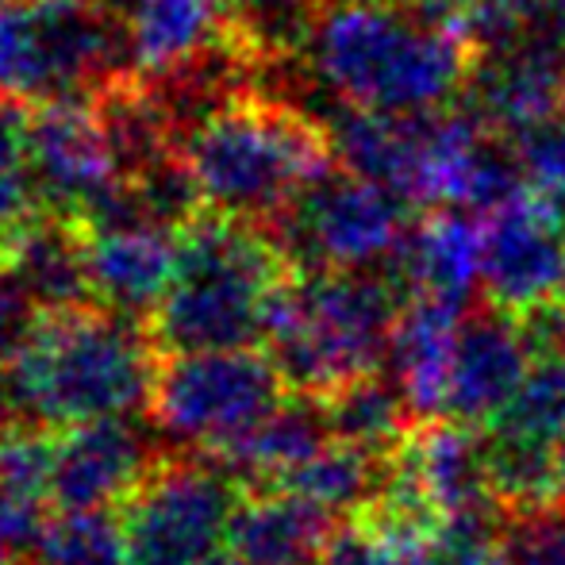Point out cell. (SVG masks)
<instances>
[{
    "label": "cell",
    "instance_id": "6da1fadb",
    "mask_svg": "<svg viewBox=\"0 0 565 565\" xmlns=\"http://www.w3.org/2000/svg\"><path fill=\"white\" fill-rule=\"evenodd\" d=\"M481 51L461 23L427 20L393 0H339L320 8L300 66L365 113H439L466 97Z\"/></svg>",
    "mask_w": 565,
    "mask_h": 565
},
{
    "label": "cell",
    "instance_id": "7a4b0ae2",
    "mask_svg": "<svg viewBox=\"0 0 565 565\" xmlns=\"http://www.w3.org/2000/svg\"><path fill=\"white\" fill-rule=\"evenodd\" d=\"M147 320L85 305L35 312L20 347L0 362V404L12 424L54 431L147 412L158 377Z\"/></svg>",
    "mask_w": 565,
    "mask_h": 565
},
{
    "label": "cell",
    "instance_id": "3957f363",
    "mask_svg": "<svg viewBox=\"0 0 565 565\" xmlns=\"http://www.w3.org/2000/svg\"><path fill=\"white\" fill-rule=\"evenodd\" d=\"M204 209L269 227L312 181L339 166L328 124L289 93H235L181 139Z\"/></svg>",
    "mask_w": 565,
    "mask_h": 565
},
{
    "label": "cell",
    "instance_id": "277c9868",
    "mask_svg": "<svg viewBox=\"0 0 565 565\" xmlns=\"http://www.w3.org/2000/svg\"><path fill=\"white\" fill-rule=\"evenodd\" d=\"M292 274L266 227L204 209L178 231V274L147 320L158 354L262 347Z\"/></svg>",
    "mask_w": 565,
    "mask_h": 565
},
{
    "label": "cell",
    "instance_id": "5b68a950",
    "mask_svg": "<svg viewBox=\"0 0 565 565\" xmlns=\"http://www.w3.org/2000/svg\"><path fill=\"white\" fill-rule=\"evenodd\" d=\"M408 297L381 269L292 274L269 308L266 350L289 393L328 401L365 373L385 370Z\"/></svg>",
    "mask_w": 565,
    "mask_h": 565
},
{
    "label": "cell",
    "instance_id": "8992f818",
    "mask_svg": "<svg viewBox=\"0 0 565 565\" xmlns=\"http://www.w3.org/2000/svg\"><path fill=\"white\" fill-rule=\"evenodd\" d=\"M139 77L127 15L105 0L0 4V97L28 108L93 105Z\"/></svg>",
    "mask_w": 565,
    "mask_h": 565
},
{
    "label": "cell",
    "instance_id": "52a82bcc",
    "mask_svg": "<svg viewBox=\"0 0 565 565\" xmlns=\"http://www.w3.org/2000/svg\"><path fill=\"white\" fill-rule=\"evenodd\" d=\"M289 401L281 370L262 347L162 354L147 416L166 443L224 454Z\"/></svg>",
    "mask_w": 565,
    "mask_h": 565
},
{
    "label": "cell",
    "instance_id": "ba28073f",
    "mask_svg": "<svg viewBox=\"0 0 565 565\" xmlns=\"http://www.w3.org/2000/svg\"><path fill=\"white\" fill-rule=\"evenodd\" d=\"M246 484L212 454L162 450L142 484L119 504L135 565H209L227 551Z\"/></svg>",
    "mask_w": 565,
    "mask_h": 565
},
{
    "label": "cell",
    "instance_id": "9c48e42d",
    "mask_svg": "<svg viewBox=\"0 0 565 565\" xmlns=\"http://www.w3.org/2000/svg\"><path fill=\"white\" fill-rule=\"evenodd\" d=\"M419 209L401 193L335 166L305 189L266 231L297 274L381 269L401 250Z\"/></svg>",
    "mask_w": 565,
    "mask_h": 565
},
{
    "label": "cell",
    "instance_id": "30bf717a",
    "mask_svg": "<svg viewBox=\"0 0 565 565\" xmlns=\"http://www.w3.org/2000/svg\"><path fill=\"white\" fill-rule=\"evenodd\" d=\"M481 297L512 316L565 300V216L535 193L481 216Z\"/></svg>",
    "mask_w": 565,
    "mask_h": 565
},
{
    "label": "cell",
    "instance_id": "8fae6325",
    "mask_svg": "<svg viewBox=\"0 0 565 565\" xmlns=\"http://www.w3.org/2000/svg\"><path fill=\"white\" fill-rule=\"evenodd\" d=\"M531 362H535V350H531L520 316L477 297L454 335L443 419L484 431L508 408Z\"/></svg>",
    "mask_w": 565,
    "mask_h": 565
},
{
    "label": "cell",
    "instance_id": "7c38bea8",
    "mask_svg": "<svg viewBox=\"0 0 565 565\" xmlns=\"http://www.w3.org/2000/svg\"><path fill=\"white\" fill-rule=\"evenodd\" d=\"M28 173L39 204L58 216L82 220L97 196L119 185L108 135L93 105H46L31 113Z\"/></svg>",
    "mask_w": 565,
    "mask_h": 565
},
{
    "label": "cell",
    "instance_id": "4fadbf2b",
    "mask_svg": "<svg viewBox=\"0 0 565 565\" xmlns=\"http://www.w3.org/2000/svg\"><path fill=\"white\" fill-rule=\"evenodd\" d=\"M162 450L150 443L135 416L89 419L58 431L51 504L54 512H113L124 504Z\"/></svg>",
    "mask_w": 565,
    "mask_h": 565
},
{
    "label": "cell",
    "instance_id": "5bb4252c",
    "mask_svg": "<svg viewBox=\"0 0 565 565\" xmlns=\"http://www.w3.org/2000/svg\"><path fill=\"white\" fill-rule=\"evenodd\" d=\"M385 269L408 300L435 297L473 305L481 297V216L466 209L419 212Z\"/></svg>",
    "mask_w": 565,
    "mask_h": 565
},
{
    "label": "cell",
    "instance_id": "9a60e30c",
    "mask_svg": "<svg viewBox=\"0 0 565 565\" xmlns=\"http://www.w3.org/2000/svg\"><path fill=\"white\" fill-rule=\"evenodd\" d=\"M0 269L12 277L35 312L97 305L89 274V231L58 212H39L15 238Z\"/></svg>",
    "mask_w": 565,
    "mask_h": 565
},
{
    "label": "cell",
    "instance_id": "2e32d148",
    "mask_svg": "<svg viewBox=\"0 0 565 565\" xmlns=\"http://www.w3.org/2000/svg\"><path fill=\"white\" fill-rule=\"evenodd\" d=\"M342 523L300 492H246L231 520L227 546L250 565H312L328 554Z\"/></svg>",
    "mask_w": 565,
    "mask_h": 565
},
{
    "label": "cell",
    "instance_id": "e0dca14e",
    "mask_svg": "<svg viewBox=\"0 0 565 565\" xmlns=\"http://www.w3.org/2000/svg\"><path fill=\"white\" fill-rule=\"evenodd\" d=\"M89 274L100 308L150 320L178 274V235L158 227L89 235Z\"/></svg>",
    "mask_w": 565,
    "mask_h": 565
},
{
    "label": "cell",
    "instance_id": "ac0fdd59",
    "mask_svg": "<svg viewBox=\"0 0 565 565\" xmlns=\"http://www.w3.org/2000/svg\"><path fill=\"white\" fill-rule=\"evenodd\" d=\"M396 466L431 497L443 515L461 512L481 500H497L489 489L484 431L454 419H427L396 450Z\"/></svg>",
    "mask_w": 565,
    "mask_h": 565
},
{
    "label": "cell",
    "instance_id": "d6986e66",
    "mask_svg": "<svg viewBox=\"0 0 565 565\" xmlns=\"http://www.w3.org/2000/svg\"><path fill=\"white\" fill-rule=\"evenodd\" d=\"M139 77H158L220 43H238L224 0H124Z\"/></svg>",
    "mask_w": 565,
    "mask_h": 565
},
{
    "label": "cell",
    "instance_id": "ffe728a7",
    "mask_svg": "<svg viewBox=\"0 0 565 565\" xmlns=\"http://www.w3.org/2000/svg\"><path fill=\"white\" fill-rule=\"evenodd\" d=\"M469 305L435 297H412L401 316L393 350H388L385 370L401 381L412 412L419 419L443 416V393H447V373L454 354V335Z\"/></svg>",
    "mask_w": 565,
    "mask_h": 565
},
{
    "label": "cell",
    "instance_id": "44dd1931",
    "mask_svg": "<svg viewBox=\"0 0 565 565\" xmlns=\"http://www.w3.org/2000/svg\"><path fill=\"white\" fill-rule=\"evenodd\" d=\"M328 443H335V435H331L323 401L289 393V401L258 431L246 435L243 443H235L224 454H212V458L224 461L231 473L246 484V492H266L285 473H292L308 458H316Z\"/></svg>",
    "mask_w": 565,
    "mask_h": 565
},
{
    "label": "cell",
    "instance_id": "7402d4cb",
    "mask_svg": "<svg viewBox=\"0 0 565 565\" xmlns=\"http://www.w3.org/2000/svg\"><path fill=\"white\" fill-rule=\"evenodd\" d=\"M323 412H328L331 435L339 443L373 454H396L404 447V439L424 424L412 412L401 381L388 370L350 381L347 388H339V393H331L323 401Z\"/></svg>",
    "mask_w": 565,
    "mask_h": 565
},
{
    "label": "cell",
    "instance_id": "603a6c76",
    "mask_svg": "<svg viewBox=\"0 0 565 565\" xmlns=\"http://www.w3.org/2000/svg\"><path fill=\"white\" fill-rule=\"evenodd\" d=\"M396 454H373L350 443H328L316 458H308L305 466H297L292 473H285L274 489L300 492L312 504L328 508L339 520H354L358 512L373 504L381 489L388 484Z\"/></svg>",
    "mask_w": 565,
    "mask_h": 565
},
{
    "label": "cell",
    "instance_id": "cb8c5ba5",
    "mask_svg": "<svg viewBox=\"0 0 565 565\" xmlns=\"http://www.w3.org/2000/svg\"><path fill=\"white\" fill-rule=\"evenodd\" d=\"M484 431L527 447L558 450L565 439V347L539 350L523 385Z\"/></svg>",
    "mask_w": 565,
    "mask_h": 565
},
{
    "label": "cell",
    "instance_id": "d4e9b609",
    "mask_svg": "<svg viewBox=\"0 0 565 565\" xmlns=\"http://www.w3.org/2000/svg\"><path fill=\"white\" fill-rule=\"evenodd\" d=\"M31 565H135L116 512H54Z\"/></svg>",
    "mask_w": 565,
    "mask_h": 565
},
{
    "label": "cell",
    "instance_id": "484cf974",
    "mask_svg": "<svg viewBox=\"0 0 565 565\" xmlns=\"http://www.w3.org/2000/svg\"><path fill=\"white\" fill-rule=\"evenodd\" d=\"M54 461H58L54 427L28 424V419L0 427V489L51 500Z\"/></svg>",
    "mask_w": 565,
    "mask_h": 565
},
{
    "label": "cell",
    "instance_id": "4316f807",
    "mask_svg": "<svg viewBox=\"0 0 565 565\" xmlns=\"http://www.w3.org/2000/svg\"><path fill=\"white\" fill-rule=\"evenodd\" d=\"M504 139L512 142L527 193L543 196L565 216V113L535 119Z\"/></svg>",
    "mask_w": 565,
    "mask_h": 565
},
{
    "label": "cell",
    "instance_id": "83f0119b",
    "mask_svg": "<svg viewBox=\"0 0 565 565\" xmlns=\"http://www.w3.org/2000/svg\"><path fill=\"white\" fill-rule=\"evenodd\" d=\"M497 565H565V492L508 515Z\"/></svg>",
    "mask_w": 565,
    "mask_h": 565
},
{
    "label": "cell",
    "instance_id": "f1b7e54d",
    "mask_svg": "<svg viewBox=\"0 0 565 565\" xmlns=\"http://www.w3.org/2000/svg\"><path fill=\"white\" fill-rule=\"evenodd\" d=\"M46 500L0 489V565H31L54 515Z\"/></svg>",
    "mask_w": 565,
    "mask_h": 565
},
{
    "label": "cell",
    "instance_id": "f546056e",
    "mask_svg": "<svg viewBox=\"0 0 565 565\" xmlns=\"http://www.w3.org/2000/svg\"><path fill=\"white\" fill-rule=\"evenodd\" d=\"M39 212H43V204H39L31 173H4V178H0V266H4L15 238L23 235V227H28Z\"/></svg>",
    "mask_w": 565,
    "mask_h": 565
},
{
    "label": "cell",
    "instance_id": "4dcf8cb0",
    "mask_svg": "<svg viewBox=\"0 0 565 565\" xmlns=\"http://www.w3.org/2000/svg\"><path fill=\"white\" fill-rule=\"evenodd\" d=\"M31 113H35V108L0 97V178H4V173H28Z\"/></svg>",
    "mask_w": 565,
    "mask_h": 565
},
{
    "label": "cell",
    "instance_id": "1f68e13d",
    "mask_svg": "<svg viewBox=\"0 0 565 565\" xmlns=\"http://www.w3.org/2000/svg\"><path fill=\"white\" fill-rule=\"evenodd\" d=\"M31 320H35V308L31 300L15 289L12 277L0 269V362L20 347V339L28 335Z\"/></svg>",
    "mask_w": 565,
    "mask_h": 565
},
{
    "label": "cell",
    "instance_id": "d6a6232c",
    "mask_svg": "<svg viewBox=\"0 0 565 565\" xmlns=\"http://www.w3.org/2000/svg\"><path fill=\"white\" fill-rule=\"evenodd\" d=\"M393 4L408 8V12H419L427 20H443V23H461L466 12L477 4V0H393Z\"/></svg>",
    "mask_w": 565,
    "mask_h": 565
},
{
    "label": "cell",
    "instance_id": "836d02e7",
    "mask_svg": "<svg viewBox=\"0 0 565 565\" xmlns=\"http://www.w3.org/2000/svg\"><path fill=\"white\" fill-rule=\"evenodd\" d=\"M209 565H250V562H246V558H238V554H235V551H231V546H227V551H220L216 558H212Z\"/></svg>",
    "mask_w": 565,
    "mask_h": 565
},
{
    "label": "cell",
    "instance_id": "e575fe53",
    "mask_svg": "<svg viewBox=\"0 0 565 565\" xmlns=\"http://www.w3.org/2000/svg\"><path fill=\"white\" fill-rule=\"evenodd\" d=\"M558 473H562V492H565V439L558 443Z\"/></svg>",
    "mask_w": 565,
    "mask_h": 565
},
{
    "label": "cell",
    "instance_id": "d590c367",
    "mask_svg": "<svg viewBox=\"0 0 565 565\" xmlns=\"http://www.w3.org/2000/svg\"><path fill=\"white\" fill-rule=\"evenodd\" d=\"M8 424V419H4V412H0V427H4Z\"/></svg>",
    "mask_w": 565,
    "mask_h": 565
},
{
    "label": "cell",
    "instance_id": "8d00e7d4",
    "mask_svg": "<svg viewBox=\"0 0 565 565\" xmlns=\"http://www.w3.org/2000/svg\"><path fill=\"white\" fill-rule=\"evenodd\" d=\"M0 4H8V0H0Z\"/></svg>",
    "mask_w": 565,
    "mask_h": 565
}]
</instances>
